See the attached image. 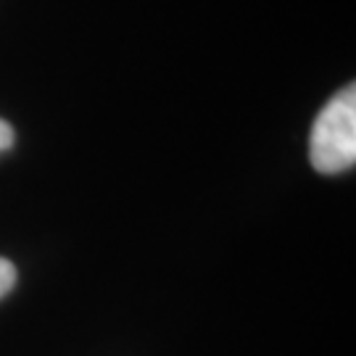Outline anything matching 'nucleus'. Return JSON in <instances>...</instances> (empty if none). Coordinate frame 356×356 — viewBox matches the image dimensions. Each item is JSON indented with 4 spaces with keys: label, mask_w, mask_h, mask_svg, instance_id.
I'll return each mask as SVG.
<instances>
[{
    "label": "nucleus",
    "mask_w": 356,
    "mask_h": 356,
    "mask_svg": "<svg viewBox=\"0 0 356 356\" xmlns=\"http://www.w3.org/2000/svg\"><path fill=\"white\" fill-rule=\"evenodd\" d=\"M309 159L319 175H341L356 161V88L348 85L314 119Z\"/></svg>",
    "instance_id": "obj_1"
},
{
    "label": "nucleus",
    "mask_w": 356,
    "mask_h": 356,
    "mask_svg": "<svg viewBox=\"0 0 356 356\" xmlns=\"http://www.w3.org/2000/svg\"><path fill=\"white\" fill-rule=\"evenodd\" d=\"M13 285H16V267L0 256V298H6L13 291Z\"/></svg>",
    "instance_id": "obj_2"
},
{
    "label": "nucleus",
    "mask_w": 356,
    "mask_h": 356,
    "mask_svg": "<svg viewBox=\"0 0 356 356\" xmlns=\"http://www.w3.org/2000/svg\"><path fill=\"white\" fill-rule=\"evenodd\" d=\"M11 145H13V127L6 119H0V153L11 151Z\"/></svg>",
    "instance_id": "obj_3"
}]
</instances>
